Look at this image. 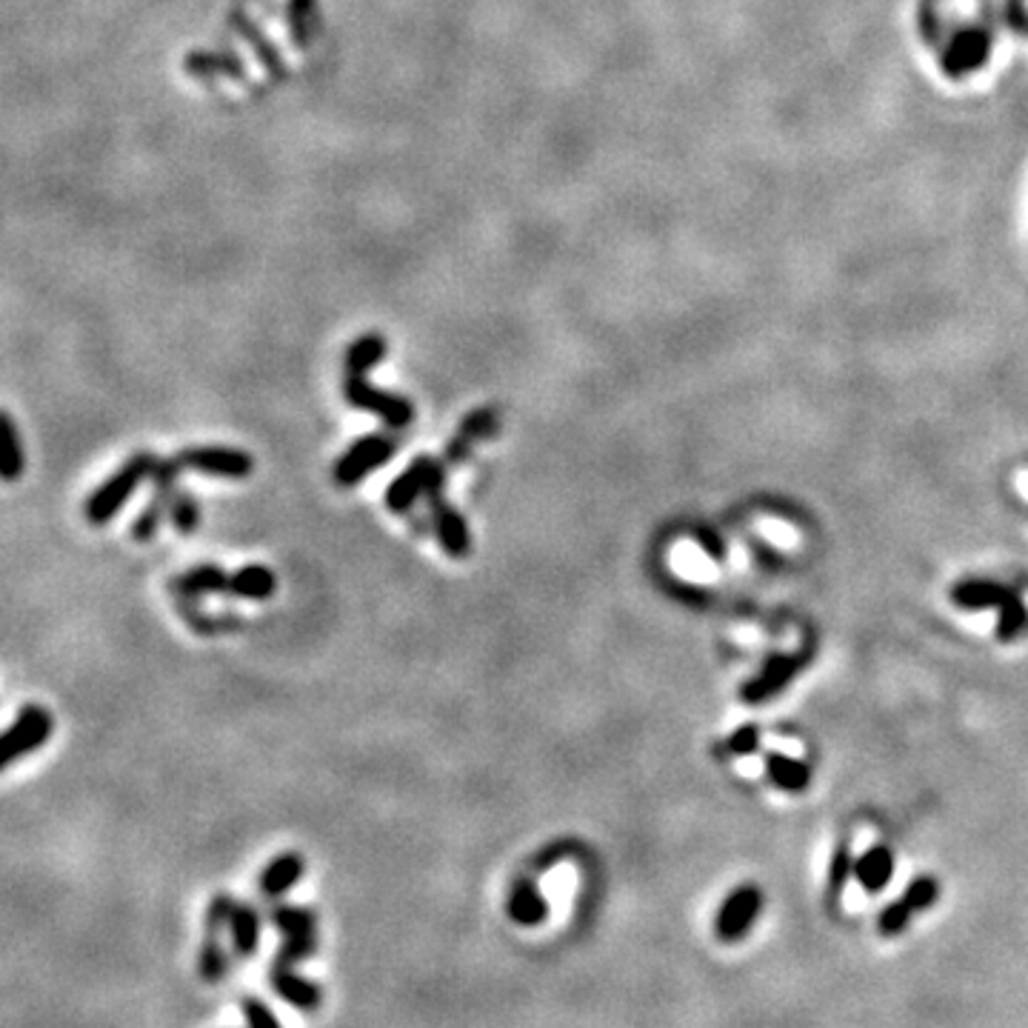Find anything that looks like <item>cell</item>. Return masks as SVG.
I'll return each mask as SVG.
<instances>
[{
  "instance_id": "7",
  "label": "cell",
  "mask_w": 1028,
  "mask_h": 1028,
  "mask_svg": "<svg viewBox=\"0 0 1028 1028\" xmlns=\"http://www.w3.org/2000/svg\"><path fill=\"white\" fill-rule=\"evenodd\" d=\"M181 469H183V463L177 454L172 458V461H161L155 466V472H152V477H155V494H152L150 506L137 514L135 528H132L135 541H152V537L157 535L161 521L169 514L172 501H175V494H177L175 481H177V474H181Z\"/></svg>"
},
{
  "instance_id": "24",
  "label": "cell",
  "mask_w": 1028,
  "mask_h": 1028,
  "mask_svg": "<svg viewBox=\"0 0 1028 1028\" xmlns=\"http://www.w3.org/2000/svg\"><path fill=\"white\" fill-rule=\"evenodd\" d=\"M1028 629V606L1022 603V597L1011 595L1006 603H1003L1000 609H997V626L995 635L1000 642H1011Z\"/></svg>"
},
{
  "instance_id": "30",
  "label": "cell",
  "mask_w": 1028,
  "mask_h": 1028,
  "mask_svg": "<svg viewBox=\"0 0 1028 1028\" xmlns=\"http://www.w3.org/2000/svg\"><path fill=\"white\" fill-rule=\"evenodd\" d=\"M244 1015L249 1028H280V1020L260 1000H244Z\"/></svg>"
},
{
  "instance_id": "15",
  "label": "cell",
  "mask_w": 1028,
  "mask_h": 1028,
  "mask_svg": "<svg viewBox=\"0 0 1028 1028\" xmlns=\"http://www.w3.org/2000/svg\"><path fill=\"white\" fill-rule=\"evenodd\" d=\"M765 778L771 785H778L780 792L800 794L812 785V769L800 758L783 754V751H769L765 754Z\"/></svg>"
},
{
  "instance_id": "21",
  "label": "cell",
  "mask_w": 1028,
  "mask_h": 1028,
  "mask_svg": "<svg viewBox=\"0 0 1028 1028\" xmlns=\"http://www.w3.org/2000/svg\"><path fill=\"white\" fill-rule=\"evenodd\" d=\"M278 589V577L266 566H244L229 575V595L240 600H269Z\"/></svg>"
},
{
  "instance_id": "4",
  "label": "cell",
  "mask_w": 1028,
  "mask_h": 1028,
  "mask_svg": "<svg viewBox=\"0 0 1028 1028\" xmlns=\"http://www.w3.org/2000/svg\"><path fill=\"white\" fill-rule=\"evenodd\" d=\"M937 897H940V883H937V880L928 877V874L912 880L906 886V892L880 912L877 932L883 934V937H894V934H900L912 923L914 914H921L926 912L928 906H934Z\"/></svg>"
},
{
  "instance_id": "2",
  "label": "cell",
  "mask_w": 1028,
  "mask_h": 1028,
  "mask_svg": "<svg viewBox=\"0 0 1028 1028\" xmlns=\"http://www.w3.org/2000/svg\"><path fill=\"white\" fill-rule=\"evenodd\" d=\"M52 731V711L38 703L21 709V715L14 718V723L0 734V771L18 763L21 758H29V754L41 749L43 743H49Z\"/></svg>"
},
{
  "instance_id": "8",
  "label": "cell",
  "mask_w": 1028,
  "mask_h": 1028,
  "mask_svg": "<svg viewBox=\"0 0 1028 1028\" xmlns=\"http://www.w3.org/2000/svg\"><path fill=\"white\" fill-rule=\"evenodd\" d=\"M346 398L349 403L358 409H366V412H374L383 423H389L392 429H403L407 423H412L414 412L403 398H394V394L378 392L374 386H369L363 380V374L349 372V380H346Z\"/></svg>"
},
{
  "instance_id": "13",
  "label": "cell",
  "mask_w": 1028,
  "mask_h": 1028,
  "mask_svg": "<svg viewBox=\"0 0 1028 1028\" xmlns=\"http://www.w3.org/2000/svg\"><path fill=\"white\" fill-rule=\"evenodd\" d=\"M1011 595L1015 592L1008 589V586L997 580H986V577H966V580L952 586V603L966 611L1000 609Z\"/></svg>"
},
{
  "instance_id": "6",
  "label": "cell",
  "mask_w": 1028,
  "mask_h": 1028,
  "mask_svg": "<svg viewBox=\"0 0 1028 1028\" xmlns=\"http://www.w3.org/2000/svg\"><path fill=\"white\" fill-rule=\"evenodd\" d=\"M805 666L803 655H771L765 657V664L760 666V671L751 680H746L743 689H740V700L749 706H758L771 700V697H778L785 686L792 683L798 671Z\"/></svg>"
},
{
  "instance_id": "25",
  "label": "cell",
  "mask_w": 1028,
  "mask_h": 1028,
  "mask_svg": "<svg viewBox=\"0 0 1028 1028\" xmlns=\"http://www.w3.org/2000/svg\"><path fill=\"white\" fill-rule=\"evenodd\" d=\"M492 432H494V414L489 412V409L472 414V418H469L466 423H463V432L458 434V438H454L452 443H449L446 458H449V461H463V454L469 452V443H472V440H477V438H489Z\"/></svg>"
},
{
  "instance_id": "11",
  "label": "cell",
  "mask_w": 1028,
  "mask_h": 1028,
  "mask_svg": "<svg viewBox=\"0 0 1028 1028\" xmlns=\"http://www.w3.org/2000/svg\"><path fill=\"white\" fill-rule=\"evenodd\" d=\"M232 908H235V900H232L229 894H217L209 903V912H206V943L204 952H201V975H204L206 983H217L226 975V954L224 946H220V928L229 926Z\"/></svg>"
},
{
  "instance_id": "29",
  "label": "cell",
  "mask_w": 1028,
  "mask_h": 1028,
  "mask_svg": "<svg viewBox=\"0 0 1028 1028\" xmlns=\"http://www.w3.org/2000/svg\"><path fill=\"white\" fill-rule=\"evenodd\" d=\"M726 746H729L731 754H738V758H749V754H754V751L760 749V726L758 723L740 726L738 731H731V738Z\"/></svg>"
},
{
  "instance_id": "3",
  "label": "cell",
  "mask_w": 1028,
  "mask_h": 1028,
  "mask_svg": "<svg viewBox=\"0 0 1028 1028\" xmlns=\"http://www.w3.org/2000/svg\"><path fill=\"white\" fill-rule=\"evenodd\" d=\"M398 452V440L389 434H366L358 440L349 452L335 463V483L338 486H358L366 474H372L383 463L392 461V454Z\"/></svg>"
},
{
  "instance_id": "9",
  "label": "cell",
  "mask_w": 1028,
  "mask_h": 1028,
  "mask_svg": "<svg viewBox=\"0 0 1028 1028\" xmlns=\"http://www.w3.org/2000/svg\"><path fill=\"white\" fill-rule=\"evenodd\" d=\"M271 923L286 934V946L284 954H280L278 966L291 968L318 946V937H315V914H311L309 908L280 906L278 912L271 914Z\"/></svg>"
},
{
  "instance_id": "16",
  "label": "cell",
  "mask_w": 1028,
  "mask_h": 1028,
  "mask_svg": "<svg viewBox=\"0 0 1028 1028\" xmlns=\"http://www.w3.org/2000/svg\"><path fill=\"white\" fill-rule=\"evenodd\" d=\"M508 917L517 926H541L548 917V900L543 897L535 880H517L508 894Z\"/></svg>"
},
{
  "instance_id": "17",
  "label": "cell",
  "mask_w": 1028,
  "mask_h": 1028,
  "mask_svg": "<svg viewBox=\"0 0 1028 1028\" xmlns=\"http://www.w3.org/2000/svg\"><path fill=\"white\" fill-rule=\"evenodd\" d=\"M894 874V852L883 843L872 846L868 852L854 860V877L868 894H877L888 886Z\"/></svg>"
},
{
  "instance_id": "28",
  "label": "cell",
  "mask_w": 1028,
  "mask_h": 1028,
  "mask_svg": "<svg viewBox=\"0 0 1028 1028\" xmlns=\"http://www.w3.org/2000/svg\"><path fill=\"white\" fill-rule=\"evenodd\" d=\"M383 358V340L380 338H363L352 346L349 352V372L363 374L369 366H374Z\"/></svg>"
},
{
  "instance_id": "23",
  "label": "cell",
  "mask_w": 1028,
  "mask_h": 1028,
  "mask_svg": "<svg viewBox=\"0 0 1028 1028\" xmlns=\"http://www.w3.org/2000/svg\"><path fill=\"white\" fill-rule=\"evenodd\" d=\"M177 589L186 597H201V595H215V592H226L229 595V575L220 566H197L192 568L189 575H183L177 580Z\"/></svg>"
},
{
  "instance_id": "27",
  "label": "cell",
  "mask_w": 1028,
  "mask_h": 1028,
  "mask_svg": "<svg viewBox=\"0 0 1028 1028\" xmlns=\"http://www.w3.org/2000/svg\"><path fill=\"white\" fill-rule=\"evenodd\" d=\"M169 521L181 535H192L201 523V508H197L195 497L189 492H177L175 501L169 506Z\"/></svg>"
},
{
  "instance_id": "12",
  "label": "cell",
  "mask_w": 1028,
  "mask_h": 1028,
  "mask_svg": "<svg viewBox=\"0 0 1028 1028\" xmlns=\"http://www.w3.org/2000/svg\"><path fill=\"white\" fill-rule=\"evenodd\" d=\"M434 461L426 458V454H420L418 461L407 469V472L400 474L398 481L392 486L386 489V508L394 514H407L412 512L414 503L426 494L429 489V477H432Z\"/></svg>"
},
{
  "instance_id": "14",
  "label": "cell",
  "mask_w": 1028,
  "mask_h": 1028,
  "mask_svg": "<svg viewBox=\"0 0 1028 1028\" xmlns=\"http://www.w3.org/2000/svg\"><path fill=\"white\" fill-rule=\"evenodd\" d=\"M434 514V535H438L440 546L449 557H466L472 548V537H469L466 517L458 508L449 506L446 501L432 503Z\"/></svg>"
},
{
  "instance_id": "18",
  "label": "cell",
  "mask_w": 1028,
  "mask_h": 1028,
  "mask_svg": "<svg viewBox=\"0 0 1028 1028\" xmlns=\"http://www.w3.org/2000/svg\"><path fill=\"white\" fill-rule=\"evenodd\" d=\"M23 472H27V452L21 434L7 409H0V481L14 483Z\"/></svg>"
},
{
  "instance_id": "5",
  "label": "cell",
  "mask_w": 1028,
  "mask_h": 1028,
  "mask_svg": "<svg viewBox=\"0 0 1028 1028\" xmlns=\"http://www.w3.org/2000/svg\"><path fill=\"white\" fill-rule=\"evenodd\" d=\"M760 912H763V892H760V886H751V883L738 886L723 900L718 921H715V932H718L723 943L743 940L746 932L758 923Z\"/></svg>"
},
{
  "instance_id": "10",
  "label": "cell",
  "mask_w": 1028,
  "mask_h": 1028,
  "mask_svg": "<svg viewBox=\"0 0 1028 1028\" xmlns=\"http://www.w3.org/2000/svg\"><path fill=\"white\" fill-rule=\"evenodd\" d=\"M183 463V469H195V472H206V474H217V477H249L255 472V461H251L249 454L240 452V449H229V446H197V449H186V452L177 454Z\"/></svg>"
},
{
  "instance_id": "20",
  "label": "cell",
  "mask_w": 1028,
  "mask_h": 1028,
  "mask_svg": "<svg viewBox=\"0 0 1028 1028\" xmlns=\"http://www.w3.org/2000/svg\"><path fill=\"white\" fill-rule=\"evenodd\" d=\"M306 872V863L300 854L286 852L280 857H275L266 866V872L260 874V888H264L266 897H280V894L289 892Z\"/></svg>"
},
{
  "instance_id": "22",
  "label": "cell",
  "mask_w": 1028,
  "mask_h": 1028,
  "mask_svg": "<svg viewBox=\"0 0 1028 1028\" xmlns=\"http://www.w3.org/2000/svg\"><path fill=\"white\" fill-rule=\"evenodd\" d=\"M229 928H232V943H235L237 954H255L257 952V940H260V917L251 906H244V903H235L229 917Z\"/></svg>"
},
{
  "instance_id": "31",
  "label": "cell",
  "mask_w": 1028,
  "mask_h": 1028,
  "mask_svg": "<svg viewBox=\"0 0 1028 1028\" xmlns=\"http://www.w3.org/2000/svg\"><path fill=\"white\" fill-rule=\"evenodd\" d=\"M695 537H697V543H700V548H703L706 555L711 557V561H726V543L720 541V535L718 532H711V528H695Z\"/></svg>"
},
{
  "instance_id": "1",
  "label": "cell",
  "mask_w": 1028,
  "mask_h": 1028,
  "mask_svg": "<svg viewBox=\"0 0 1028 1028\" xmlns=\"http://www.w3.org/2000/svg\"><path fill=\"white\" fill-rule=\"evenodd\" d=\"M155 466L157 461L152 452L132 454L112 477H106L95 492L89 494L86 506H83L86 521L92 523V526H103V523L112 521V517L126 506L128 497L135 494V489L155 472Z\"/></svg>"
},
{
  "instance_id": "26",
  "label": "cell",
  "mask_w": 1028,
  "mask_h": 1028,
  "mask_svg": "<svg viewBox=\"0 0 1028 1028\" xmlns=\"http://www.w3.org/2000/svg\"><path fill=\"white\" fill-rule=\"evenodd\" d=\"M852 874H854L852 849H849V843H840L837 852H834V857H832V868H829V897L832 900L843 897L846 883Z\"/></svg>"
},
{
  "instance_id": "19",
  "label": "cell",
  "mask_w": 1028,
  "mask_h": 1028,
  "mask_svg": "<svg viewBox=\"0 0 1028 1028\" xmlns=\"http://www.w3.org/2000/svg\"><path fill=\"white\" fill-rule=\"evenodd\" d=\"M271 986H275V991H278L286 1003H291L295 1008H304V1011L318 1008V1003L323 1000V991H320L315 983L295 975L289 966L271 968Z\"/></svg>"
}]
</instances>
